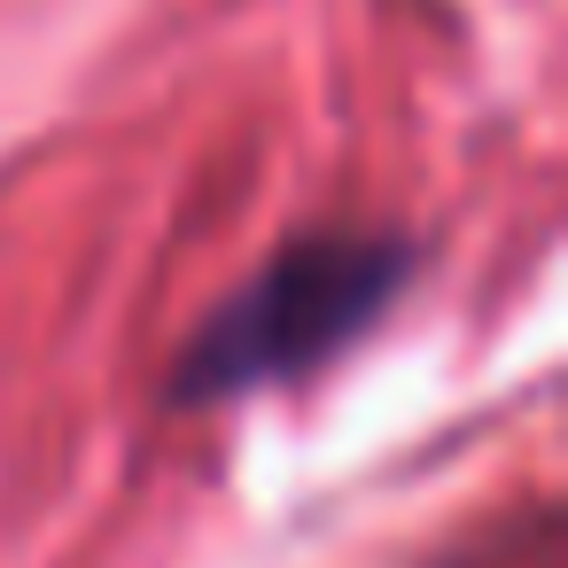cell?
<instances>
[{
  "label": "cell",
  "mask_w": 568,
  "mask_h": 568,
  "mask_svg": "<svg viewBox=\"0 0 568 568\" xmlns=\"http://www.w3.org/2000/svg\"><path fill=\"white\" fill-rule=\"evenodd\" d=\"M397 273H405L397 242H296L187 343L180 389L219 397V389H250V382L320 366L389 304Z\"/></svg>",
  "instance_id": "obj_1"
}]
</instances>
